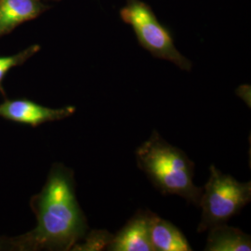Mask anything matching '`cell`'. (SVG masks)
Returning a JSON list of instances; mask_svg holds the SVG:
<instances>
[{
    "label": "cell",
    "instance_id": "30bf717a",
    "mask_svg": "<svg viewBox=\"0 0 251 251\" xmlns=\"http://www.w3.org/2000/svg\"><path fill=\"white\" fill-rule=\"evenodd\" d=\"M113 234L108 231H93L90 233V239L87 241V247L92 251L107 250L108 246L112 240Z\"/></svg>",
    "mask_w": 251,
    "mask_h": 251
},
{
    "label": "cell",
    "instance_id": "6da1fadb",
    "mask_svg": "<svg viewBox=\"0 0 251 251\" xmlns=\"http://www.w3.org/2000/svg\"><path fill=\"white\" fill-rule=\"evenodd\" d=\"M72 173L62 166L55 167L36 202L37 225L32 233L36 246L68 250L88 229L85 215L75 193Z\"/></svg>",
    "mask_w": 251,
    "mask_h": 251
},
{
    "label": "cell",
    "instance_id": "5b68a950",
    "mask_svg": "<svg viewBox=\"0 0 251 251\" xmlns=\"http://www.w3.org/2000/svg\"><path fill=\"white\" fill-rule=\"evenodd\" d=\"M75 112V108L73 106L53 109L26 100H6L0 104V117L31 126L61 120L72 116Z\"/></svg>",
    "mask_w": 251,
    "mask_h": 251
},
{
    "label": "cell",
    "instance_id": "52a82bcc",
    "mask_svg": "<svg viewBox=\"0 0 251 251\" xmlns=\"http://www.w3.org/2000/svg\"><path fill=\"white\" fill-rule=\"evenodd\" d=\"M149 235L154 251H191L188 239L177 226L150 211Z\"/></svg>",
    "mask_w": 251,
    "mask_h": 251
},
{
    "label": "cell",
    "instance_id": "277c9868",
    "mask_svg": "<svg viewBox=\"0 0 251 251\" xmlns=\"http://www.w3.org/2000/svg\"><path fill=\"white\" fill-rule=\"evenodd\" d=\"M120 18L131 26L140 45L153 57L174 63L181 70L191 71V61L179 52L171 32L157 20L147 3L126 0L120 9Z\"/></svg>",
    "mask_w": 251,
    "mask_h": 251
},
{
    "label": "cell",
    "instance_id": "7a4b0ae2",
    "mask_svg": "<svg viewBox=\"0 0 251 251\" xmlns=\"http://www.w3.org/2000/svg\"><path fill=\"white\" fill-rule=\"evenodd\" d=\"M136 162L163 196H178L199 207L203 188L194 183L195 163L156 130L135 151Z\"/></svg>",
    "mask_w": 251,
    "mask_h": 251
},
{
    "label": "cell",
    "instance_id": "3957f363",
    "mask_svg": "<svg viewBox=\"0 0 251 251\" xmlns=\"http://www.w3.org/2000/svg\"><path fill=\"white\" fill-rule=\"evenodd\" d=\"M209 172L199 202L202 214L198 233L226 224L251 201V181L240 182L233 176L223 173L214 165L209 167Z\"/></svg>",
    "mask_w": 251,
    "mask_h": 251
},
{
    "label": "cell",
    "instance_id": "9c48e42d",
    "mask_svg": "<svg viewBox=\"0 0 251 251\" xmlns=\"http://www.w3.org/2000/svg\"><path fill=\"white\" fill-rule=\"evenodd\" d=\"M41 10L36 0H0V32L36 18Z\"/></svg>",
    "mask_w": 251,
    "mask_h": 251
},
{
    "label": "cell",
    "instance_id": "8fae6325",
    "mask_svg": "<svg viewBox=\"0 0 251 251\" xmlns=\"http://www.w3.org/2000/svg\"><path fill=\"white\" fill-rule=\"evenodd\" d=\"M22 59L23 57L21 55L9 56V57H6L4 62L0 63V83L9 69L15 66L20 61H22Z\"/></svg>",
    "mask_w": 251,
    "mask_h": 251
},
{
    "label": "cell",
    "instance_id": "8992f818",
    "mask_svg": "<svg viewBox=\"0 0 251 251\" xmlns=\"http://www.w3.org/2000/svg\"><path fill=\"white\" fill-rule=\"evenodd\" d=\"M149 210H138L108 246L110 251H154L149 235Z\"/></svg>",
    "mask_w": 251,
    "mask_h": 251
},
{
    "label": "cell",
    "instance_id": "ba28073f",
    "mask_svg": "<svg viewBox=\"0 0 251 251\" xmlns=\"http://www.w3.org/2000/svg\"><path fill=\"white\" fill-rule=\"evenodd\" d=\"M208 231L204 251H251V236L238 228L223 224L210 228Z\"/></svg>",
    "mask_w": 251,
    "mask_h": 251
}]
</instances>
